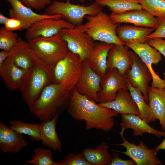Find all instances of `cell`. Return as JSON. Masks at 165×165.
<instances>
[{
	"label": "cell",
	"mask_w": 165,
	"mask_h": 165,
	"mask_svg": "<svg viewBox=\"0 0 165 165\" xmlns=\"http://www.w3.org/2000/svg\"><path fill=\"white\" fill-rule=\"evenodd\" d=\"M68 112L74 119L85 121L87 130L95 129L108 132L113 127V117L118 116L114 110L101 106L75 88L72 91L67 105Z\"/></svg>",
	"instance_id": "cell-1"
},
{
	"label": "cell",
	"mask_w": 165,
	"mask_h": 165,
	"mask_svg": "<svg viewBox=\"0 0 165 165\" xmlns=\"http://www.w3.org/2000/svg\"><path fill=\"white\" fill-rule=\"evenodd\" d=\"M70 94L60 83H51L43 89L29 110L41 122L51 119L67 107Z\"/></svg>",
	"instance_id": "cell-2"
},
{
	"label": "cell",
	"mask_w": 165,
	"mask_h": 165,
	"mask_svg": "<svg viewBox=\"0 0 165 165\" xmlns=\"http://www.w3.org/2000/svg\"><path fill=\"white\" fill-rule=\"evenodd\" d=\"M53 82L52 71L40 59L33 63L27 70L19 89L29 109L45 87Z\"/></svg>",
	"instance_id": "cell-3"
},
{
	"label": "cell",
	"mask_w": 165,
	"mask_h": 165,
	"mask_svg": "<svg viewBox=\"0 0 165 165\" xmlns=\"http://www.w3.org/2000/svg\"><path fill=\"white\" fill-rule=\"evenodd\" d=\"M28 42L38 57L52 72L57 63L69 51L61 31L50 37H38Z\"/></svg>",
	"instance_id": "cell-4"
},
{
	"label": "cell",
	"mask_w": 165,
	"mask_h": 165,
	"mask_svg": "<svg viewBox=\"0 0 165 165\" xmlns=\"http://www.w3.org/2000/svg\"><path fill=\"white\" fill-rule=\"evenodd\" d=\"M84 18L87 21L83 24L84 30L94 41L125 45L116 34V28L119 24L115 22L107 13L102 11L95 15L86 16Z\"/></svg>",
	"instance_id": "cell-5"
},
{
	"label": "cell",
	"mask_w": 165,
	"mask_h": 165,
	"mask_svg": "<svg viewBox=\"0 0 165 165\" xmlns=\"http://www.w3.org/2000/svg\"><path fill=\"white\" fill-rule=\"evenodd\" d=\"M103 10V7L95 2L88 5L73 4L70 1L54 0L46 9L44 13L48 15H59L62 18L75 26L82 24L86 16H94Z\"/></svg>",
	"instance_id": "cell-6"
},
{
	"label": "cell",
	"mask_w": 165,
	"mask_h": 165,
	"mask_svg": "<svg viewBox=\"0 0 165 165\" xmlns=\"http://www.w3.org/2000/svg\"><path fill=\"white\" fill-rule=\"evenodd\" d=\"M82 62L78 55L69 51L53 70L54 82L60 83L66 91L71 94L81 76Z\"/></svg>",
	"instance_id": "cell-7"
},
{
	"label": "cell",
	"mask_w": 165,
	"mask_h": 165,
	"mask_svg": "<svg viewBox=\"0 0 165 165\" xmlns=\"http://www.w3.org/2000/svg\"><path fill=\"white\" fill-rule=\"evenodd\" d=\"M61 32L69 51L78 55L82 61L89 59L95 43L85 31L83 24L62 29Z\"/></svg>",
	"instance_id": "cell-8"
},
{
	"label": "cell",
	"mask_w": 165,
	"mask_h": 165,
	"mask_svg": "<svg viewBox=\"0 0 165 165\" xmlns=\"http://www.w3.org/2000/svg\"><path fill=\"white\" fill-rule=\"evenodd\" d=\"M130 53L132 63L124 76L133 87L140 90L148 104V91L149 84L152 79V74L146 65L135 52L130 50Z\"/></svg>",
	"instance_id": "cell-9"
},
{
	"label": "cell",
	"mask_w": 165,
	"mask_h": 165,
	"mask_svg": "<svg viewBox=\"0 0 165 165\" xmlns=\"http://www.w3.org/2000/svg\"><path fill=\"white\" fill-rule=\"evenodd\" d=\"M124 130H122L119 132L123 140L121 143L117 144V145L122 146L125 147V152L111 150V151L124 154L134 160L137 165H162L163 163L157 156L159 152L154 148H148L147 146L142 141H139L138 145H136L131 143L127 140L123 136Z\"/></svg>",
	"instance_id": "cell-10"
},
{
	"label": "cell",
	"mask_w": 165,
	"mask_h": 165,
	"mask_svg": "<svg viewBox=\"0 0 165 165\" xmlns=\"http://www.w3.org/2000/svg\"><path fill=\"white\" fill-rule=\"evenodd\" d=\"M102 77L94 71L90 67L88 60L83 61L81 76L75 88L80 94L86 95L90 100L98 102V94L101 87Z\"/></svg>",
	"instance_id": "cell-11"
},
{
	"label": "cell",
	"mask_w": 165,
	"mask_h": 165,
	"mask_svg": "<svg viewBox=\"0 0 165 165\" xmlns=\"http://www.w3.org/2000/svg\"><path fill=\"white\" fill-rule=\"evenodd\" d=\"M75 26L62 18L44 19L34 23L26 30L25 37L28 41L38 37H49L60 32L62 29Z\"/></svg>",
	"instance_id": "cell-12"
},
{
	"label": "cell",
	"mask_w": 165,
	"mask_h": 165,
	"mask_svg": "<svg viewBox=\"0 0 165 165\" xmlns=\"http://www.w3.org/2000/svg\"><path fill=\"white\" fill-rule=\"evenodd\" d=\"M101 86V89L98 94V103L113 101L120 89L128 90L126 78L115 68L107 70L105 75L102 77Z\"/></svg>",
	"instance_id": "cell-13"
},
{
	"label": "cell",
	"mask_w": 165,
	"mask_h": 165,
	"mask_svg": "<svg viewBox=\"0 0 165 165\" xmlns=\"http://www.w3.org/2000/svg\"><path fill=\"white\" fill-rule=\"evenodd\" d=\"M110 16L118 24L129 23L136 26L150 28L154 29H156L158 26L156 17L144 9L132 10L120 14H111Z\"/></svg>",
	"instance_id": "cell-14"
},
{
	"label": "cell",
	"mask_w": 165,
	"mask_h": 165,
	"mask_svg": "<svg viewBox=\"0 0 165 165\" xmlns=\"http://www.w3.org/2000/svg\"><path fill=\"white\" fill-rule=\"evenodd\" d=\"M8 57L18 66L26 70L33 63L40 59L30 43L20 37L16 44L9 52Z\"/></svg>",
	"instance_id": "cell-15"
},
{
	"label": "cell",
	"mask_w": 165,
	"mask_h": 165,
	"mask_svg": "<svg viewBox=\"0 0 165 165\" xmlns=\"http://www.w3.org/2000/svg\"><path fill=\"white\" fill-rule=\"evenodd\" d=\"M28 145L23 134L0 122V149L4 152L18 153Z\"/></svg>",
	"instance_id": "cell-16"
},
{
	"label": "cell",
	"mask_w": 165,
	"mask_h": 165,
	"mask_svg": "<svg viewBox=\"0 0 165 165\" xmlns=\"http://www.w3.org/2000/svg\"><path fill=\"white\" fill-rule=\"evenodd\" d=\"M129 48L126 45L114 44L108 53L107 70L116 68L120 75L124 76L132 63Z\"/></svg>",
	"instance_id": "cell-17"
},
{
	"label": "cell",
	"mask_w": 165,
	"mask_h": 165,
	"mask_svg": "<svg viewBox=\"0 0 165 165\" xmlns=\"http://www.w3.org/2000/svg\"><path fill=\"white\" fill-rule=\"evenodd\" d=\"M121 116V121L120 125L122 130H125L127 129H132L133 131V137H141L146 133L152 134L158 138L165 136V131L154 129L137 115L122 114Z\"/></svg>",
	"instance_id": "cell-18"
},
{
	"label": "cell",
	"mask_w": 165,
	"mask_h": 165,
	"mask_svg": "<svg viewBox=\"0 0 165 165\" xmlns=\"http://www.w3.org/2000/svg\"><path fill=\"white\" fill-rule=\"evenodd\" d=\"M27 70L18 66L8 57L0 67V75L8 88L19 89Z\"/></svg>",
	"instance_id": "cell-19"
},
{
	"label": "cell",
	"mask_w": 165,
	"mask_h": 165,
	"mask_svg": "<svg viewBox=\"0 0 165 165\" xmlns=\"http://www.w3.org/2000/svg\"><path fill=\"white\" fill-rule=\"evenodd\" d=\"M98 104L121 115L133 114L140 117L138 108L127 89H122L119 90L116 98L113 101Z\"/></svg>",
	"instance_id": "cell-20"
},
{
	"label": "cell",
	"mask_w": 165,
	"mask_h": 165,
	"mask_svg": "<svg viewBox=\"0 0 165 165\" xmlns=\"http://www.w3.org/2000/svg\"><path fill=\"white\" fill-rule=\"evenodd\" d=\"M11 5L8 10L10 18H18L33 24L42 19L48 18L61 19V15L40 14L34 12L31 8L24 5L20 0H5Z\"/></svg>",
	"instance_id": "cell-21"
},
{
	"label": "cell",
	"mask_w": 165,
	"mask_h": 165,
	"mask_svg": "<svg viewBox=\"0 0 165 165\" xmlns=\"http://www.w3.org/2000/svg\"><path fill=\"white\" fill-rule=\"evenodd\" d=\"M148 94V105L155 121H159L161 129L165 131V88L149 86Z\"/></svg>",
	"instance_id": "cell-22"
},
{
	"label": "cell",
	"mask_w": 165,
	"mask_h": 165,
	"mask_svg": "<svg viewBox=\"0 0 165 165\" xmlns=\"http://www.w3.org/2000/svg\"><path fill=\"white\" fill-rule=\"evenodd\" d=\"M59 116L51 119L41 122L40 128L41 141L42 145L54 152L62 151V144L56 130Z\"/></svg>",
	"instance_id": "cell-23"
},
{
	"label": "cell",
	"mask_w": 165,
	"mask_h": 165,
	"mask_svg": "<svg viewBox=\"0 0 165 165\" xmlns=\"http://www.w3.org/2000/svg\"><path fill=\"white\" fill-rule=\"evenodd\" d=\"M113 44L103 42L95 44L88 59L92 69L102 77L106 74L108 53Z\"/></svg>",
	"instance_id": "cell-24"
},
{
	"label": "cell",
	"mask_w": 165,
	"mask_h": 165,
	"mask_svg": "<svg viewBox=\"0 0 165 165\" xmlns=\"http://www.w3.org/2000/svg\"><path fill=\"white\" fill-rule=\"evenodd\" d=\"M155 29L150 28L124 24L116 28V32L118 38L124 42L135 41L141 43L147 42V37Z\"/></svg>",
	"instance_id": "cell-25"
},
{
	"label": "cell",
	"mask_w": 165,
	"mask_h": 165,
	"mask_svg": "<svg viewBox=\"0 0 165 165\" xmlns=\"http://www.w3.org/2000/svg\"><path fill=\"white\" fill-rule=\"evenodd\" d=\"M109 145L103 142L95 149L88 148L82 152L87 161L92 165H110L111 155L109 152Z\"/></svg>",
	"instance_id": "cell-26"
},
{
	"label": "cell",
	"mask_w": 165,
	"mask_h": 165,
	"mask_svg": "<svg viewBox=\"0 0 165 165\" xmlns=\"http://www.w3.org/2000/svg\"><path fill=\"white\" fill-rule=\"evenodd\" d=\"M97 3L102 7L109 8L111 14H120L130 10L143 9L138 0H96Z\"/></svg>",
	"instance_id": "cell-27"
},
{
	"label": "cell",
	"mask_w": 165,
	"mask_h": 165,
	"mask_svg": "<svg viewBox=\"0 0 165 165\" xmlns=\"http://www.w3.org/2000/svg\"><path fill=\"white\" fill-rule=\"evenodd\" d=\"M127 81L130 93L138 108L140 117L149 124L155 121L149 105L145 101L141 92L133 87L127 79Z\"/></svg>",
	"instance_id": "cell-28"
},
{
	"label": "cell",
	"mask_w": 165,
	"mask_h": 165,
	"mask_svg": "<svg viewBox=\"0 0 165 165\" xmlns=\"http://www.w3.org/2000/svg\"><path fill=\"white\" fill-rule=\"evenodd\" d=\"M9 127L15 131L29 136L32 141H41L40 128V124H34L24 123L19 120H9Z\"/></svg>",
	"instance_id": "cell-29"
},
{
	"label": "cell",
	"mask_w": 165,
	"mask_h": 165,
	"mask_svg": "<svg viewBox=\"0 0 165 165\" xmlns=\"http://www.w3.org/2000/svg\"><path fill=\"white\" fill-rule=\"evenodd\" d=\"M53 154L51 149L38 147L33 150V154L31 159L24 164L31 165H60L57 161L53 159Z\"/></svg>",
	"instance_id": "cell-30"
},
{
	"label": "cell",
	"mask_w": 165,
	"mask_h": 165,
	"mask_svg": "<svg viewBox=\"0 0 165 165\" xmlns=\"http://www.w3.org/2000/svg\"><path fill=\"white\" fill-rule=\"evenodd\" d=\"M143 9L154 16L165 19V0H138Z\"/></svg>",
	"instance_id": "cell-31"
},
{
	"label": "cell",
	"mask_w": 165,
	"mask_h": 165,
	"mask_svg": "<svg viewBox=\"0 0 165 165\" xmlns=\"http://www.w3.org/2000/svg\"><path fill=\"white\" fill-rule=\"evenodd\" d=\"M18 34L13 31L0 28V49L9 52L18 41Z\"/></svg>",
	"instance_id": "cell-32"
},
{
	"label": "cell",
	"mask_w": 165,
	"mask_h": 165,
	"mask_svg": "<svg viewBox=\"0 0 165 165\" xmlns=\"http://www.w3.org/2000/svg\"><path fill=\"white\" fill-rule=\"evenodd\" d=\"M57 162L60 165H92L86 160L82 152L77 154L71 152L64 159Z\"/></svg>",
	"instance_id": "cell-33"
},
{
	"label": "cell",
	"mask_w": 165,
	"mask_h": 165,
	"mask_svg": "<svg viewBox=\"0 0 165 165\" xmlns=\"http://www.w3.org/2000/svg\"><path fill=\"white\" fill-rule=\"evenodd\" d=\"M33 24L22 20L14 18H9L4 25V28L7 30L13 31H21L27 30Z\"/></svg>",
	"instance_id": "cell-34"
},
{
	"label": "cell",
	"mask_w": 165,
	"mask_h": 165,
	"mask_svg": "<svg viewBox=\"0 0 165 165\" xmlns=\"http://www.w3.org/2000/svg\"><path fill=\"white\" fill-rule=\"evenodd\" d=\"M26 6L36 10L43 9L52 2L51 0H20Z\"/></svg>",
	"instance_id": "cell-35"
},
{
	"label": "cell",
	"mask_w": 165,
	"mask_h": 165,
	"mask_svg": "<svg viewBox=\"0 0 165 165\" xmlns=\"http://www.w3.org/2000/svg\"><path fill=\"white\" fill-rule=\"evenodd\" d=\"M158 26L156 30L147 37V39L155 38H165V19L156 17Z\"/></svg>",
	"instance_id": "cell-36"
},
{
	"label": "cell",
	"mask_w": 165,
	"mask_h": 165,
	"mask_svg": "<svg viewBox=\"0 0 165 165\" xmlns=\"http://www.w3.org/2000/svg\"><path fill=\"white\" fill-rule=\"evenodd\" d=\"M146 42L165 57V39L159 38H152L147 39Z\"/></svg>",
	"instance_id": "cell-37"
},
{
	"label": "cell",
	"mask_w": 165,
	"mask_h": 165,
	"mask_svg": "<svg viewBox=\"0 0 165 165\" xmlns=\"http://www.w3.org/2000/svg\"><path fill=\"white\" fill-rule=\"evenodd\" d=\"M119 154L114 153L112 156L110 165H137L136 162L130 158L123 160L119 157Z\"/></svg>",
	"instance_id": "cell-38"
},
{
	"label": "cell",
	"mask_w": 165,
	"mask_h": 165,
	"mask_svg": "<svg viewBox=\"0 0 165 165\" xmlns=\"http://www.w3.org/2000/svg\"><path fill=\"white\" fill-rule=\"evenodd\" d=\"M9 52L2 50L0 52V67L8 57Z\"/></svg>",
	"instance_id": "cell-39"
},
{
	"label": "cell",
	"mask_w": 165,
	"mask_h": 165,
	"mask_svg": "<svg viewBox=\"0 0 165 165\" xmlns=\"http://www.w3.org/2000/svg\"><path fill=\"white\" fill-rule=\"evenodd\" d=\"M155 148L158 152L161 149L165 150V138L161 143L158 145L156 146Z\"/></svg>",
	"instance_id": "cell-40"
},
{
	"label": "cell",
	"mask_w": 165,
	"mask_h": 165,
	"mask_svg": "<svg viewBox=\"0 0 165 165\" xmlns=\"http://www.w3.org/2000/svg\"><path fill=\"white\" fill-rule=\"evenodd\" d=\"M9 18L5 16L2 13H0V24L4 25Z\"/></svg>",
	"instance_id": "cell-41"
},
{
	"label": "cell",
	"mask_w": 165,
	"mask_h": 165,
	"mask_svg": "<svg viewBox=\"0 0 165 165\" xmlns=\"http://www.w3.org/2000/svg\"><path fill=\"white\" fill-rule=\"evenodd\" d=\"M55 0L59 1L61 0ZM63 0L65 1H70L71 0ZM79 1L81 3H84L85 2L86 0H79Z\"/></svg>",
	"instance_id": "cell-42"
},
{
	"label": "cell",
	"mask_w": 165,
	"mask_h": 165,
	"mask_svg": "<svg viewBox=\"0 0 165 165\" xmlns=\"http://www.w3.org/2000/svg\"><path fill=\"white\" fill-rule=\"evenodd\" d=\"M163 74L165 75V72H164V73H163Z\"/></svg>",
	"instance_id": "cell-43"
},
{
	"label": "cell",
	"mask_w": 165,
	"mask_h": 165,
	"mask_svg": "<svg viewBox=\"0 0 165 165\" xmlns=\"http://www.w3.org/2000/svg\"><path fill=\"white\" fill-rule=\"evenodd\" d=\"M89 0V1H91L92 0Z\"/></svg>",
	"instance_id": "cell-44"
}]
</instances>
